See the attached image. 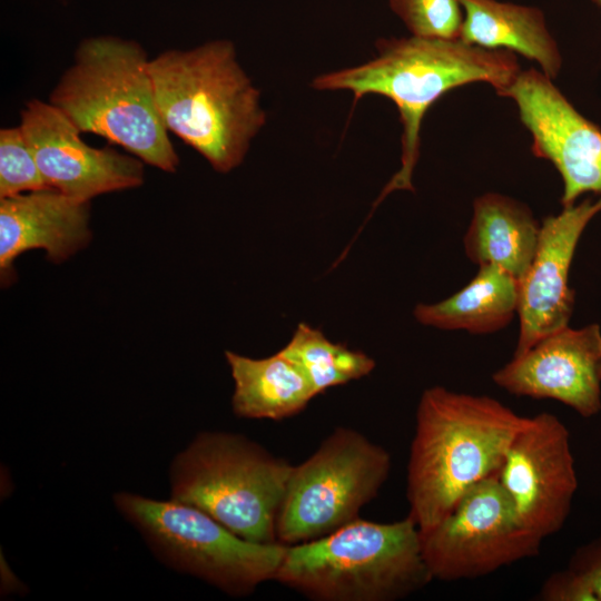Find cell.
<instances>
[{
  "mask_svg": "<svg viewBox=\"0 0 601 601\" xmlns=\"http://www.w3.org/2000/svg\"><path fill=\"white\" fill-rule=\"evenodd\" d=\"M377 56L368 62L317 76V90H348L355 102L365 95H381L397 107L403 126L400 170L375 200L372 210L392 191L411 190L420 157V129L431 105L449 90L483 81L499 95L521 72L515 55L464 42L412 36L378 39Z\"/></svg>",
  "mask_w": 601,
  "mask_h": 601,
  "instance_id": "cell-1",
  "label": "cell"
},
{
  "mask_svg": "<svg viewBox=\"0 0 601 601\" xmlns=\"http://www.w3.org/2000/svg\"><path fill=\"white\" fill-rule=\"evenodd\" d=\"M525 420L486 395L443 386L422 393L406 475L408 515L420 532L443 520L473 485L499 473Z\"/></svg>",
  "mask_w": 601,
  "mask_h": 601,
  "instance_id": "cell-2",
  "label": "cell"
},
{
  "mask_svg": "<svg viewBox=\"0 0 601 601\" xmlns=\"http://www.w3.org/2000/svg\"><path fill=\"white\" fill-rule=\"evenodd\" d=\"M157 107L168 132L218 173L238 167L266 122L259 90L238 63L231 41L169 49L149 62Z\"/></svg>",
  "mask_w": 601,
  "mask_h": 601,
  "instance_id": "cell-3",
  "label": "cell"
},
{
  "mask_svg": "<svg viewBox=\"0 0 601 601\" xmlns=\"http://www.w3.org/2000/svg\"><path fill=\"white\" fill-rule=\"evenodd\" d=\"M149 62L135 40L86 38L49 102L81 134L101 136L145 164L176 173L179 158L157 107Z\"/></svg>",
  "mask_w": 601,
  "mask_h": 601,
  "instance_id": "cell-4",
  "label": "cell"
},
{
  "mask_svg": "<svg viewBox=\"0 0 601 601\" xmlns=\"http://www.w3.org/2000/svg\"><path fill=\"white\" fill-rule=\"evenodd\" d=\"M274 580L314 601H395L432 577L418 526L407 515L392 523L358 518L325 536L285 545Z\"/></svg>",
  "mask_w": 601,
  "mask_h": 601,
  "instance_id": "cell-5",
  "label": "cell"
},
{
  "mask_svg": "<svg viewBox=\"0 0 601 601\" xmlns=\"http://www.w3.org/2000/svg\"><path fill=\"white\" fill-rule=\"evenodd\" d=\"M293 466L244 435L204 432L171 465V499L247 541L278 543L277 519Z\"/></svg>",
  "mask_w": 601,
  "mask_h": 601,
  "instance_id": "cell-6",
  "label": "cell"
},
{
  "mask_svg": "<svg viewBox=\"0 0 601 601\" xmlns=\"http://www.w3.org/2000/svg\"><path fill=\"white\" fill-rule=\"evenodd\" d=\"M115 503L162 561L230 595H247L275 578L285 550L282 543L247 541L204 511L173 499L121 492Z\"/></svg>",
  "mask_w": 601,
  "mask_h": 601,
  "instance_id": "cell-7",
  "label": "cell"
},
{
  "mask_svg": "<svg viewBox=\"0 0 601 601\" xmlns=\"http://www.w3.org/2000/svg\"><path fill=\"white\" fill-rule=\"evenodd\" d=\"M391 466L384 447L354 428L335 427L307 460L293 466L277 519V542L312 541L358 519Z\"/></svg>",
  "mask_w": 601,
  "mask_h": 601,
  "instance_id": "cell-8",
  "label": "cell"
},
{
  "mask_svg": "<svg viewBox=\"0 0 601 601\" xmlns=\"http://www.w3.org/2000/svg\"><path fill=\"white\" fill-rule=\"evenodd\" d=\"M420 534L432 580L441 581L490 574L536 555L543 541L522 526L497 474L473 485L443 520Z\"/></svg>",
  "mask_w": 601,
  "mask_h": 601,
  "instance_id": "cell-9",
  "label": "cell"
},
{
  "mask_svg": "<svg viewBox=\"0 0 601 601\" xmlns=\"http://www.w3.org/2000/svg\"><path fill=\"white\" fill-rule=\"evenodd\" d=\"M497 479L526 531L541 540L558 532L578 489L566 426L546 412L526 417L508 447Z\"/></svg>",
  "mask_w": 601,
  "mask_h": 601,
  "instance_id": "cell-10",
  "label": "cell"
},
{
  "mask_svg": "<svg viewBox=\"0 0 601 601\" xmlns=\"http://www.w3.org/2000/svg\"><path fill=\"white\" fill-rule=\"evenodd\" d=\"M512 99L532 136V152L562 177L563 207L584 193L601 197V130L584 118L543 72L521 71L499 93Z\"/></svg>",
  "mask_w": 601,
  "mask_h": 601,
  "instance_id": "cell-11",
  "label": "cell"
},
{
  "mask_svg": "<svg viewBox=\"0 0 601 601\" xmlns=\"http://www.w3.org/2000/svg\"><path fill=\"white\" fill-rule=\"evenodd\" d=\"M20 128L50 188L78 200L144 183V161L114 148L86 144L79 129L49 101L29 100Z\"/></svg>",
  "mask_w": 601,
  "mask_h": 601,
  "instance_id": "cell-12",
  "label": "cell"
},
{
  "mask_svg": "<svg viewBox=\"0 0 601 601\" xmlns=\"http://www.w3.org/2000/svg\"><path fill=\"white\" fill-rule=\"evenodd\" d=\"M504 391L554 400L589 418L601 411V329L565 326L541 338L492 375Z\"/></svg>",
  "mask_w": 601,
  "mask_h": 601,
  "instance_id": "cell-13",
  "label": "cell"
},
{
  "mask_svg": "<svg viewBox=\"0 0 601 601\" xmlns=\"http://www.w3.org/2000/svg\"><path fill=\"white\" fill-rule=\"evenodd\" d=\"M601 211V197L584 199L548 216L540 225L535 255L519 280L520 332L514 355H520L546 335L569 326L574 290L569 273L580 237Z\"/></svg>",
  "mask_w": 601,
  "mask_h": 601,
  "instance_id": "cell-14",
  "label": "cell"
},
{
  "mask_svg": "<svg viewBox=\"0 0 601 601\" xmlns=\"http://www.w3.org/2000/svg\"><path fill=\"white\" fill-rule=\"evenodd\" d=\"M89 201L75 200L53 188L0 198V277L14 280L16 258L35 248L59 264L87 246Z\"/></svg>",
  "mask_w": 601,
  "mask_h": 601,
  "instance_id": "cell-15",
  "label": "cell"
},
{
  "mask_svg": "<svg viewBox=\"0 0 601 601\" xmlns=\"http://www.w3.org/2000/svg\"><path fill=\"white\" fill-rule=\"evenodd\" d=\"M539 234L540 224L525 204L485 193L473 201L463 245L474 264L497 265L520 280L535 255Z\"/></svg>",
  "mask_w": 601,
  "mask_h": 601,
  "instance_id": "cell-16",
  "label": "cell"
},
{
  "mask_svg": "<svg viewBox=\"0 0 601 601\" xmlns=\"http://www.w3.org/2000/svg\"><path fill=\"white\" fill-rule=\"evenodd\" d=\"M464 10L461 36L464 42L491 50L515 51L534 60L549 78H555L562 58L535 7L497 0H459Z\"/></svg>",
  "mask_w": 601,
  "mask_h": 601,
  "instance_id": "cell-17",
  "label": "cell"
},
{
  "mask_svg": "<svg viewBox=\"0 0 601 601\" xmlns=\"http://www.w3.org/2000/svg\"><path fill=\"white\" fill-rule=\"evenodd\" d=\"M235 383L233 410L246 418L279 421L302 412L314 388L304 371L282 349L265 358L225 353Z\"/></svg>",
  "mask_w": 601,
  "mask_h": 601,
  "instance_id": "cell-18",
  "label": "cell"
},
{
  "mask_svg": "<svg viewBox=\"0 0 601 601\" xmlns=\"http://www.w3.org/2000/svg\"><path fill=\"white\" fill-rule=\"evenodd\" d=\"M519 280L494 264H483L472 280L455 294L414 308L417 322L445 331L491 334L518 314Z\"/></svg>",
  "mask_w": 601,
  "mask_h": 601,
  "instance_id": "cell-19",
  "label": "cell"
},
{
  "mask_svg": "<svg viewBox=\"0 0 601 601\" xmlns=\"http://www.w3.org/2000/svg\"><path fill=\"white\" fill-rule=\"evenodd\" d=\"M306 374L315 394L368 375L375 361L361 351L331 342L321 329L300 323L282 349Z\"/></svg>",
  "mask_w": 601,
  "mask_h": 601,
  "instance_id": "cell-20",
  "label": "cell"
},
{
  "mask_svg": "<svg viewBox=\"0 0 601 601\" xmlns=\"http://www.w3.org/2000/svg\"><path fill=\"white\" fill-rule=\"evenodd\" d=\"M50 188L18 127L0 130V198Z\"/></svg>",
  "mask_w": 601,
  "mask_h": 601,
  "instance_id": "cell-21",
  "label": "cell"
},
{
  "mask_svg": "<svg viewBox=\"0 0 601 601\" xmlns=\"http://www.w3.org/2000/svg\"><path fill=\"white\" fill-rule=\"evenodd\" d=\"M412 36L459 39L463 23L459 0H390Z\"/></svg>",
  "mask_w": 601,
  "mask_h": 601,
  "instance_id": "cell-22",
  "label": "cell"
},
{
  "mask_svg": "<svg viewBox=\"0 0 601 601\" xmlns=\"http://www.w3.org/2000/svg\"><path fill=\"white\" fill-rule=\"evenodd\" d=\"M539 599L544 601H598L590 584L570 568L551 574L542 584Z\"/></svg>",
  "mask_w": 601,
  "mask_h": 601,
  "instance_id": "cell-23",
  "label": "cell"
},
{
  "mask_svg": "<svg viewBox=\"0 0 601 601\" xmlns=\"http://www.w3.org/2000/svg\"><path fill=\"white\" fill-rule=\"evenodd\" d=\"M570 569L578 572L601 601V539L580 548L573 555Z\"/></svg>",
  "mask_w": 601,
  "mask_h": 601,
  "instance_id": "cell-24",
  "label": "cell"
},
{
  "mask_svg": "<svg viewBox=\"0 0 601 601\" xmlns=\"http://www.w3.org/2000/svg\"><path fill=\"white\" fill-rule=\"evenodd\" d=\"M601 9V0H592Z\"/></svg>",
  "mask_w": 601,
  "mask_h": 601,
  "instance_id": "cell-25",
  "label": "cell"
}]
</instances>
